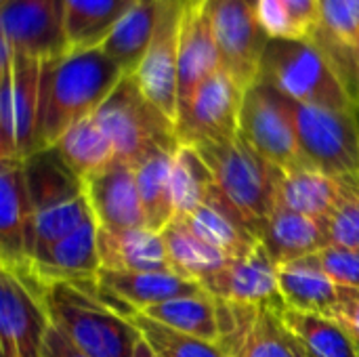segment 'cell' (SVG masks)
Listing matches in <instances>:
<instances>
[{"label": "cell", "instance_id": "obj_1", "mask_svg": "<svg viewBox=\"0 0 359 357\" xmlns=\"http://www.w3.org/2000/svg\"><path fill=\"white\" fill-rule=\"evenodd\" d=\"M124 76L120 65L101 48L67 53L53 61H44L36 151L53 147L67 128L93 116Z\"/></svg>", "mask_w": 359, "mask_h": 357}, {"label": "cell", "instance_id": "obj_2", "mask_svg": "<svg viewBox=\"0 0 359 357\" xmlns=\"http://www.w3.org/2000/svg\"><path fill=\"white\" fill-rule=\"evenodd\" d=\"M50 324L88 357H135L141 330L72 282L48 284L42 292Z\"/></svg>", "mask_w": 359, "mask_h": 357}, {"label": "cell", "instance_id": "obj_3", "mask_svg": "<svg viewBox=\"0 0 359 357\" xmlns=\"http://www.w3.org/2000/svg\"><path fill=\"white\" fill-rule=\"evenodd\" d=\"M259 82L303 105L359 109L328 55L311 38H269Z\"/></svg>", "mask_w": 359, "mask_h": 357}, {"label": "cell", "instance_id": "obj_4", "mask_svg": "<svg viewBox=\"0 0 359 357\" xmlns=\"http://www.w3.org/2000/svg\"><path fill=\"white\" fill-rule=\"evenodd\" d=\"M196 149L206 160L219 191L259 236L276 208L278 183L284 170L257 154L240 135L229 141L202 143Z\"/></svg>", "mask_w": 359, "mask_h": 357}, {"label": "cell", "instance_id": "obj_5", "mask_svg": "<svg viewBox=\"0 0 359 357\" xmlns=\"http://www.w3.org/2000/svg\"><path fill=\"white\" fill-rule=\"evenodd\" d=\"M95 120L109 137L116 158L130 166L156 151H177L181 147L175 120L141 93L130 74L95 112Z\"/></svg>", "mask_w": 359, "mask_h": 357}, {"label": "cell", "instance_id": "obj_6", "mask_svg": "<svg viewBox=\"0 0 359 357\" xmlns=\"http://www.w3.org/2000/svg\"><path fill=\"white\" fill-rule=\"evenodd\" d=\"M305 166L337 179H359V109H330L292 101Z\"/></svg>", "mask_w": 359, "mask_h": 357}, {"label": "cell", "instance_id": "obj_7", "mask_svg": "<svg viewBox=\"0 0 359 357\" xmlns=\"http://www.w3.org/2000/svg\"><path fill=\"white\" fill-rule=\"evenodd\" d=\"M238 135L257 154L284 173L305 166L292 99L265 82L257 80L250 88H246Z\"/></svg>", "mask_w": 359, "mask_h": 357}, {"label": "cell", "instance_id": "obj_8", "mask_svg": "<svg viewBox=\"0 0 359 357\" xmlns=\"http://www.w3.org/2000/svg\"><path fill=\"white\" fill-rule=\"evenodd\" d=\"M259 0H206L223 69L246 90L259 80L269 36L259 13Z\"/></svg>", "mask_w": 359, "mask_h": 357}, {"label": "cell", "instance_id": "obj_9", "mask_svg": "<svg viewBox=\"0 0 359 357\" xmlns=\"http://www.w3.org/2000/svg\"><path fill=\"white\" fill-rule=\"evenodd\" d=\"M42 63L15 55V65L0 72V158L25 160L36 151Z\"/></svg>", "mask_w": 359, "mask_h": 357}, {"label": "cell", "instance_id": "obj_10", "mask_svg": "<svg viewBox=\"0 0 359 357\" xmlns=\"http://www.w3.org/2000/svg\"><path fill=\"white\" fill-rule=\"evenodd\" d=\"M244 88L225 72L212 74L202 82L191 99L179 109L177 137L181 145L198 147L238 137Z\"/></svg>", "mask_w": 359, "mask_h": 357}, {"label": "cell", "instance_id": "obj_11", "mask_svg": "<svg viewBox=\"0 0 359 357\" xmlns=\"http://www.w3.org/2000/svg\"><path fill=\"white\" fill-rule=\"evenodd\" d=\"M185 8L183 0H160L151 44L130 74L141 93L175 124L179 116V40Z\"/></svg>", "mask_w": 359, "mask_h": 357}, {"label": "cell", "instance_id": "obj_12", "mask_svg": "<svg viewBox=\"0 0 359 357\" xmlns=\"http://www.w3.org/2000/svg\"><path fill=\"white\" fill-rule=\"evenodd\" d=\"M53 328L42 292L15 271L0 269V356L42 357Z\"/></svg>", "mask_w": 359, "mask_h": 357}, {"label": "cell", "instance_id": "obj_13", "mask_svg": "<svg viewBox=\"0 0 359 357\" xmlns=\"http://www.w3.org/2000/svg\"><path fill=\"white\" fill-rule=\"evenodd\" d=\"M221 339L231 357H297L294 339L280 311L217 301Z\"/></svg>", "mask_w": 359, "mask_h": 357}, {"label": "cell", "instance_id": "obj_14", "mask_svg": "<svg viewBox=\"0 0 359 357\" xmlns=\"http://www.w3.org/2000/svg\"><path fill=\"white\" fill-rule=\"evenodd\" d=\"M0 32L15 55L53 61L67 55L63 0H2Z\"/></svg>", "mask_w": 359, "mask_h": 357}, {"label": "cell", "instance_id": "obj_15", "mask_svg": "<svg viewBox=\"0 0 359 357\" xmlns=\"http://www.w3.org/2000/svg\"><path fill=\"white\" fill-rule=\"evenodd\" d=\"M202 288L225 303L271 307L280 314L288 309L280 292V267L261 244L246 257L229 259L215 276L202 282Z\"/></svg>", "mask_w": 359, "mask_h": 357}, {"label": "cell", "instance_id": "obj_16", "mask_svg": "<svg viewBox=\"0 0 359 357\" xmlns=\"http://www.w3.org/2000/svg\"><path fill=\"white\" fill-rule=\"evenodd\" d=\"M97 236V221H88L67 238L46 248L42 255L34 257L23 271L15 274L23 278L29 286H34L38 292H44V288L55 282L95 280L101 269Z\"/></svg>", "mask_w": 359, "mask_h": 357}, {"label": "cell", "instance_id": "obj_17", "mask_svg": "<svg viewBox=\"0 0 359 357\" xmlns=\"http://www.w3.org/2000/svg\"><path fill=\"white\" fill-rule=\"evenodd\" d=\"M32 198L25 179V162L0 158V257L2 267L23 271L29 263L27 242L32 227Z\"/></svg>", "mask_w": 359, "mask_h": 357}, {"label": "cell", "instance_id": "obj_18", "mask_svg": "<svg viewBox=\"0 0 359 357\" xmlns=\"http://www.w3.org/2000/svg\"><path fill=\"white\" fill-rule=\"evenodd\" d=\"M84 189L93 208V217L101 229L145 227V213L139 198L135 168L122 160H114L103 170L84 179Z\"/></svg>", "mask_w": 359, "mask_h": 357}, {"label": "cell", "instance_id": "obj_19", "mask_svg": "<svg viewBox=\"0 0 359 357\" xmlns=\"http://www.w3.org/2000/svg\"><path fill=\"white\" fill-rule=\"evenodd\" d=\"M322 21L311 40L328 55L359 107V0H320Z\"/></svg>", "mask_w": 359, "mask_h": 357}, {"label": "cell", "instance_id": "obj_20", "mask_svg": "<svg viewBox=\"0 0 359 357\" xmlns=\"http://www.w3.org/2000/svg\"><path fill=\"white\" fill-rule=\"evenodd\" d=\"M221 69V53L206 2L200 6H187L179 40V109L191 99L202 82Z\"/></svg>", "mask_w": 359, "mask_h": 357}, {"label": "cell", "instance_id": "obj_21", "mask_svg": "<svg viewBox=\"0 0 359 357\" xmlns=\"http://www.w3.org/2000/svg\"><path fill=\"white\" fill-rule=\"evenodd\" d=\"M204 242L223 252L227 259L250 255L259 246L257 231L246 223L240 210L215 185L210 198L191 215L181 219Z\"/></svg>", "mask_w": 359, "mask_h": 357}, {"label": "cell", "instance_id": "obj_22", "mask_svg": "<svg viewBox=\"0 0 359 357\" xmlns=\"http://www.w3.org/2000/svg\"><path fill=\"white\" fill-rule=\"evenodd\" d=\"M97 242L101 269L116 274L172 271L162 231H154L149 227L116 231L99 227Z\"/></svg>", "mask_w": 359, "mask_h": 357}, {"label": "cell", "instance_id": "obj_23", "mask_svg": "<svg viewBox=\"0 0 359 357\" xmlns=\"http://www.w3.org/2000/svg\"><path fill=\"white\" fill-rule=\"evenodd\" d=\"M259 244L282 267L330 246L326 223L276 206L259 231Z\"/></svg>", "mask_w": 359, "mask_h": 357}, {"label": "cell", "instance_id": "obj_24", "mask_svg": "<svg viewBox=\"0 0 359 357\" xmlns=\"http://www.w3.org/2000/svg\"><path fill=\"white\" fill-rule=\"evenodd\" d=\"M97 280L137 314L145 311L147 307L204 290L200 282L181 278L175 271L116 274V271L99 269Z\"/></svg>", "mask_w": 359, "mask_h": 357}, {"label": "cell", "instance_id": "obj_25", "mask_svg": "<svg viewBox=\"0 0 359 357\" xmlns=\"http://www.w3.org/2000/svg\"><path fill=\"white\" fill-rule=\"evenodd\" d=\"M343 194V181L309 166H299L282 175L276 206L328 223Z\"/></svg>", "mask_w": 359, "mask_h": 357}, {"label": "cell", "instance_id": "obj_26", "mask_svg": "<svg viewBox=\"0 0 359 357\" xmlns=\"http://www.w3.org/2000/svg\"><path fill=\"white\" fill-rule=\"evenodd\" d=\"M280 292L288 309L332 318L339 305L341 286L334 284L316 257L309 255L280 267Z\"/></svg>", "mask_w": 359, "mask_h": 357}, {"label": "cell", "instance_id": "obj_27", "mask_svg": "<svg viewBox=\"0 0 359 357\" xmlns=\"http://www.w3.org/2000/svg\"><path fill=\"white\" fill-rule=\"evenodd\" d=\"M158 6L160 0H139L130 4L99 46L126 76L139 67L151 44Z\"/></svg>", "mask_w": 359, "mask_h": 357}, {"label": "cell", "instance_id": "obj_28", "mask_svg": "<svg viewBox=\"0 0 359 357\" xmlns=\"http://www.w3.org/2000/svg\"><path fill=\"white\" fill-rule=\"evenodd\" d=\"M128 6L126 0H63L67 50L99 48Z\"/></svg>", "mask_w": 359, "mask_h": 357}, {"label": "cell", "instance_id": "obj_29", "mask_svg": "<svg viewBox=\"0 0 359 357\" xmlns=\"http://www.w3.org/2000/svg\"><path fill=\"white\" fill-rule=\"evenodd\" d=\"M179 151V149H177ZM177 151H156L141 160L135 168L139 198L145 213V227L164 231L175 219L172 202V162Z\"/></svg>", "mask_w": 359, "mask_h": 357}, {"label": "cell", "instance_id": "obj_30", "mask_svg": "<svg viewBox=\"0 0 359 357\" xmlns=\"http://www.w3.org/2000/svg\"><path fill=\"white\" fill-rule=\"evenodd\" d=\"M170 269L187 280L204 282L215 276L229 259L204 242L196 231H191L181 219H172L162 231Z\"/></svg>", "mask_w": 359, "mask_h": 357}, {"label": "cell", "instance_id": "obj_31", "mask_svg": "<svg viewBox=\"0 0 359 357\" xmlns=\"http://www.w3.org/2000/svg\"><path fill=\"white\" fill-rule=\"evenodd\" d=\"M147 318L196 339L219 343L221 328H219V314H217V299L208 295L206 290H200L196 295L179 297L154 307H147Z\"/></svg>", "mask_w": 359, "mask_h": 357}, {"label": "cell", "instance_id": "obj_32", "mask_svg": "<svg viewBox=\"0 0 359 357\" xmlns=\"http://www.w3.org/2000/svg\"><path fill=\"white\" fill-rule=\"evenodd\" d=\"M53 147L82 179L103 170L116 160L114 145L95 120V114L67 128Z\"/></svg>", "mask_w": 359, "mask_h": 357}, {"label": "cell", "instance_id": "obj_33", "mask_svg": "<svg viewBox=\"0 0 359 357\" xmlns=\"http://www.w3.org/2000/svg\"><path fill=\"white\" fill-rule=\"evenodd\" d=\"M288 332L316 357H359L355 339L332 318L286 309L282 316Z\"/></svg>", "mask_w": 359, "mask_h": 357}, {"label": "cell", "instance_id": "obj_34", "mask_svg": "<svg viewBox=\"0 0 359 357\" xmlns=\"http://www.w3.org/2000/svg\"><path fill=\"white\" fill-rule=\"evenodd\" d=\"M215 177L200 156V151L191 145H181L175 154L172 162V202H175V219H183L196 213L212 194Z\"/></svg>", "mask_w": 359, "mask_h": 357}, {"label": "cell", "instance_id": "obj_35", "mask_svg": "<svg viewBox=\"0 0 359 357\" xmlns=\"http://www.w3.org/2000/svg\"><path fill=\"white\" fill-rule=\"evenodd\" d=\"M259 21L269 38H313L320 29V0H259Z\"/></svg>", "mask_w": 359, "mask_h": 357}, {"label": "cell", "instance_id": "obj_36", "mask_svg": "<svg viewBox=\"0 0 359 357\" xmlns=\"http://www.w3.org/2000/svg\"><path fill=\"white\" fill-rule=\"evenodd\" d=\"M133 322L141 330V337L160 357H231L219 343H210L177 332L147 318L145 314H137Z\"/></svg>", "mask_w": 359, "mask_h": 357}, {"label": "cell", "instance_id": "obj_37", "mask_svg": "<svg viewBox=\"0 0 359 357\" xmlns=\"http://www.w3.org/2000/svg\"><path fill=\"white\" fill-rule=\"evenodd\" d=\"M343 181L341 200L326 223L330 244L359 250V179L349 177Z\"/></svg>", "mask_w": 359, "mask_h": 357}, {"label": "cell", "instance_id": "obj_38", "mask_svg": "<svg viewBox=\"0 0 359 357\" xmlns=\"http://www.w3.org/2000/svg\"><path fill=\"white\" fill-rule=\"evenodd\" d=\"M326 276L343 286V288H358L359 290V250L345 246H326L313 255Z\"/></svg>", "mask_w": 359, "mask_h": 357}, {"label": "cell", "instance_id": "obj_39", "mask_svg": "<svg viewBox=\"0 0 359 357\" xmlns=\"http://www.w3.org/2000/svg\"><path fill=\"white\" fill-rule=\"evenodd\" d=\"M332 320H337L355 341H359V290L343 288L339 292V305L334 309Z\"/></svg>", "mask_w": 359, "mask_h": 357}, {"label": "cell", "instance_id": "obj_40", "mask_svg": "<svg viewBox=\"0 0 359 357\" xmlns=\"http://www.w3.org/2000/svg\"><path fill=\"white\" fill-rule=\"evenodd\" d=\"M42 357H88L82 353L80 349H76L59 330L50 328L44 341V349H42Z\"/></svg>", "mask_w": 359, "mask_h": 357}, {"label": "cell", "instance_id": "obj_41", "mask_svg": "<svg viewBox=\"0 0 359 357\" xmlns=\"http://www.w3.org/2000/svg\"><path fill=\"white\" fill-rule=\"evenodd\" d=\"M135 357H160V356L149 347V343H147L145 339H141V341H139V345H137V349H135Z\"/></svg>", "mask_w": 359, "mask_h": 357}, {"label": "cell", "instance_id": "obj_42", "mask_svg": "<svg viewBox=\"0 0 359 357\" xmlns=\"http://www.w3.org/2000/svg\"><path fill=\"white\" fill-rule=\"evenodd\" d=\"M292 339H294V337H292ZM294 351H297V357H316V356H311V353H309V351H307V349H305L297 339H294Z\"/></svg>", "mask_w": 359, "mask_h": 357}, {"label": "cell", "instance_id": "obj_43", "mask_svg": "<svg viewBox=\"0 0 359 357\" xmlns=\"http://www.w3.org/2000/svg\"><path fill=\"white\" fill-rule=\"evenodd\" d=\"M204 2H206V0H194V4H191V6H200V4H204Z\"/></svg>", "mask_w": 359, "mask_h": 357}, {"label": "cell", "instance_id": "obj_44", "mask_svg": "<svg viewBox=\"0 0 359 357\" xmlns=\"http://www.w3.org/2000/svg\"><path fill=\"white\" fill-rule=\"evenodd\" d=\"M183 2H185L187 6H191V4H194V0H183Z\"/></svg>", "mask_w": 359, "mask_h": 357}, {"label": "cell", "instance_id": "obj_45", "mask_svg": "<svg viewBox=\"0 0 359 357\" xmlns=\"http://www.w3.org/2000/svg\"><path fill=\"white\" fill-rule=\"evenodd\" d=\"M128 4H135V2H139V0H126Z\"/></svg>", "mask_w": 359, "mask_h": 357}, {"label": "cell", "instance_id": "obj_46", "mask_svg": "<svg viewBox=\"0 0 359 357\" xmlns=\"http://www.w3.org/2000/svg\"><path fill=\"white\" fill-rule=\"evenodd\" d=\"M355 343H358V353H359V341H355Z\"/></svg>", "mask_w": 359, "mask_h": 357}, {"label": "cell", "instance_id": "obj_47", "mask_svg": "<svg viewBox=\"0 0 359 357\" xmlns=\"http://www.w3.org/2000/svg\"><path fill=\"white\" fill-rule=\"evenodd\" d=\"M0 2H2V0H0Z\"/></svg>", "mask_w": 359, "mask_h": 357}]
</instances>
